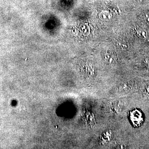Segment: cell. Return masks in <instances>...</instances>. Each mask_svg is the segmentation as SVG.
I'll list each match as a JSON object with an SVG mask.
<instances>
[{
    "instance_id": "cell-1",
    "label": "cell",
    "mask_w": 149,
    "mask_h": 149,
    "mask_svg": "<svg viewBox=\"0 0 149 149\" xmlns=\"http://www.w3.org/2000/svg\"><path fill=\"white\" fill-rule=\"evenodd\" d=\"M130 119L133 124L136 125H139L142 122V115L138 110H133L131 112Z\"/></svg>"
},
{
    "instance_id": "cell-2",
    "label": "cell",
    "mask_w": 149,
    "mask_h": 149,
    "mask_svg": "<svg viewBox=\"0 0 149 149\" xmlns=\"http://www.w3.org/2000/svg\"><path fill=\"white\" fill-rule=\"evenodd\" d=\"M104 59L106 63L110 64H114L115 61L113 56L109 54H105Z\"/></svg>"
},
{
    "instance_id": "cell-3",
    "label": "cell",
    "mask_w": 149,
    "mask_h": 149,
    "mask_svg": "<svg viewBox=\"0 0 149 149\" xmlns=\"http://www.w3.org/2000/svg\"><path fill=\"white\" fill-rule=\"evenodd\" d=\"M137 34L142 38L145 39L148 37V33L145 30L140 29L137 31Z\"/></svg>"
},
{
    "instance_id": "cell-4",
    "label": "cell",
    "mask_w": 149,
    "mask_h": 149,
    "mask_svg": "<svg viewBox=\"0 0 149 149\" xmlns=\"http://www.w3.org/2000/svg\"><path fill=\"white\" fill-rule=\"evenodd\" d=\"M142 19L144 24L149 27V12L144 14L142 16Z\"/></svg>"
}]
</instances>
